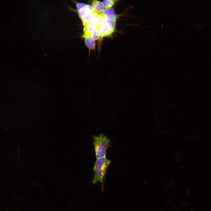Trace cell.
<instances>
[{"label": "cell", "mask_w": 211, "mask_h": 211, "mask_svg": "<svg viewBox=\"0 0 211 211\" xmlns=\"http://www.w3.org/2000/svg\"><path fill=\"white\" fill-rule=\"evenodd\" d=\"M91 36L95 40H97L100 38V35L97 28H96L93 30Z\"/></svg>", "instance_id": "obj_8"}, {"label": "cell", "mask_w": 211, "mask_h": 211, "mask_svg": "<svg viewBox=\"0 0 211 211\" xmlns=\"http://www.w3.org/2000/svg\"><path fill=\"white\" fill-rule=\"evenodd\" d=\"M93 144L96 159L106 156L107 149L110 147V139L103 134L93 136Z\"/></svg>", "instance_id": "obj_2"}, {"label": "cell", "mask_w": 211, "mask_h": 211, "mask_svg": "<svg viewBox=\"0 0 211 211\" xmlns=\"http://www.w3.org/2000/svg\"><path fill=\"white\" fill-rule=\"evenodd\" d=\"M120 0H104L102 2L104 9L112 8L117 2Z\"/></svg>", "instance_id": "obj_7"}, {"label": "cell", "mask_w": 211, "mask_h": 211, "mask_svg": "<svg viewBox=\"0 0 211 211\" xmlns=\"http://www.w3.org/2000/svg\"><path fill=\"white\" fill-rule=\"evenodd\" d=\"M110 163V160L106 156L96 159L93 169L94 177L91 181L93 184L100 182L103 188L106 170Z\"/></svg>", "instance_id": "obj_1"}, {"label": "cell", "mask_w": 211, "mask_h": 211, "mask_svg": "<svg viewBox=\"0 0 211 211\" xmlns=\"http://www.w3.org/2000/svg\"><path fill=\"white\" fill-rule=\"evenodd\" d=\"M116 20L104 18L97 28L100 38L110 36L112 35L115 31Z\"/></svg>", "instance_id": "obj_3"}, {"label": "cell", "mask_w": 211, "mask_h": 211, "mask_svg": "<svg viewBox=\"0 0 211 211\" xmlns=\"http://www.w3.org/2000/svg\"><path fill=\"white\" fill-rule=\"evenodd\" d=\"M85 43L86 47L90 49L93 50L95 47V40L90 36H87L84 38Z\"/></svg>", "instance_id": "obj_6"}, {"label": "cell", "mask_w": 211, "mask_h": 211, "mask_svg": "<svg viewBox=\"0 0 211 211\" xmlns=\"http://www.w3.org/2000/svg\"><path fill=\"white\" fill-rule=\"evenodd\" d=\"M91 6L99 14H101L104 9L102 2L98 0H91Z\"/></svg>", "instance_id": "obj_5"}, {"label": "cell", "mask_w": 211, "mask_h": 211, "mask_svg": "<svg viewBox=\"0 0 211 211\" xmlns=\"http://www.w3.org/2000/svg\"><path fill=\"white\" fill-rule=\"evenodd\" d=\"M104 19L110 20L116 19L117 16L113 8L104 9L100 14Z\"/></svg>", "instance_id": "obj_4"}]
</instances>
